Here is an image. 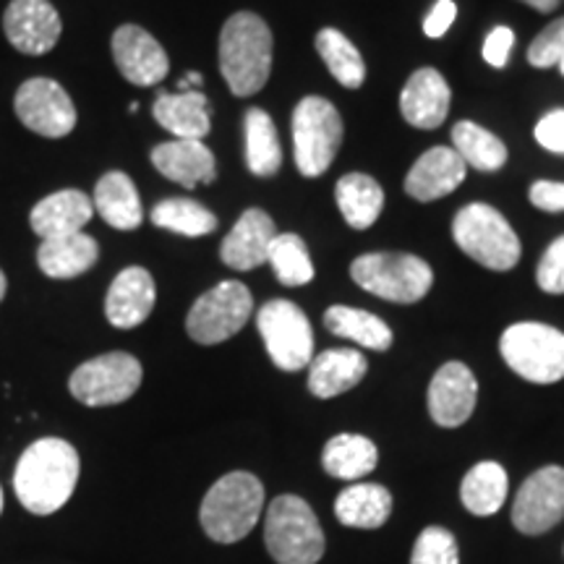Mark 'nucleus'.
<instances>
[{"mask_svg": "<svg viewBox=\"0 0 564 564\" xmlns=\"http://www.w3.org/2000/svg\"><path fill=\"white\" fill-rule=\"evenodd\" d=\"M79 453L58 436H45L24 449L13 474L19 502L32 514H53L79 484Z\"/></svg>", "mask_w": 564, "mask_h": 564, "instance_id": "f257e3e1", "label": "nucleus"}, {"mask_svg": "<svg viewBox=\"0 0 564 564\" xmlns=\"http://www.w3.org/2000/svg\"><path fill=\"white\" fill-rule=\"evenodd\" d=\"M272 32L262 17L238 11L220 34V70L236 97H251L272 74Z\"/></svg>", "mask_w": 564, "mask_h": 564, "instance_id": "f03ea898", "label": "nucleus"}, {"mask_svg": "<svg viewBox=\"0 0 564 564\" xmlns=\"http://www.w3.org/2000/svg\"><path fill=\"white\" fill-rule=\"evenodd\" d=\"M264 507V486L253 474L232 470L204 494L199 520L217 544H236L257 525Z\"/></svg>", "mask_w": 564, "mask_h": 564, "instance_id": "7ed1b4c3", "label": "nucleus"}, {"mask_svg": "<svg viewBox=\"0 0 564 564\" xmlns=\"http://www.w3.org/2000/svg\"><path fill=\"white\" fill-rule=\"evenodd\" d=\"M264 544L278 564H316L324 556V531L306 499L282 494L264 518Z\"/></svg>", "mask_w": 564, "mask_h": 564, "instance_id": "20e7f679", "label": "nucleus"}, {"mask_svg": "<svg viewBox=\"0 0 564 564\" xmlns=\"http://www.w3.org/2000/svg\"><path fill=\"white\" fill-rule=\"evenodd\" d=\"M453 238L460 251L486 270L507 272L520 262V238L507 217L489 204H468L455 215Z\"/></svg>", "mask_w": 564, "mask_h": 564, "instance_id": "39448f33", "label": "nucleus"}, {"mask_svg": "<svg viewBox=\"0 0 564 564\" xmlns=\"http://www.w3.org/2000/svg\"><path fill=\"white\" fill-rule=\"evenodd\" d=\"M350 278L364 291L392 303H419L434 285L432 267L413 253H364L352 259Z\"/></svg>", "mask_w": 564, "mask_h": 564, "instance_id": "423d86ee", "label": "nucleus"}, {"mask_svg": "<svg viewBox=\"0 0 564 564\" xmlns=\"http://www.w3.org/2000/svg\"><path fill=\"white\" fill-rule=\"evenodd\" d=\"M505 364L533 384H554L564 379V333L539 322H518L499 340Z\"/></svg>", "mask_w": 564, "mask_h": 564, "instance_id": "0eeeda50", "label": "nucleus"}, {"mask_svg": "<svg viewBox=\"0 0 564 564\" xmlns=\"http://www.w3.org/2000/svg\"><path fill=\"white\" fill-rule=\"evenodd\" d=\"M343 144V118L324 97H303L293 110L295 165L306 178H319Z\"/></svg>", "mask_w": 564, "mask_h": 564, "instance_id": "6e6552de", "label": "nucleus"}, {"mask_svg": "<svg viewBox=\"0 0 564 564\" xmlns=\"http://www.w3.org/2000/svg\"><path fill=\"white\" fill-rule=\"evenodd\" d=\"M253 299L243 282L225 280L196 299L186 316V333L199 345H217L230 340L251 319Z\"/></svg>", "mask_w": 564, "mask_h": 564, "instance_id": "1a4fd4ad", "label": "nucleus"}, {"mask_svg": "<svg viewBox=\"0 0 564 564\" xmlns=\"http://www.w3.org/2000/svg\"><path fill=\"white\" fill-rule=\"evenodd\" d=\"M259 335L272 364L282 371H301L314 358L312 322L293 301H270L257 314Z\"/></svg>", "mask_w": 564, "mask_h": 564, "instance_id": "9d476101", "label": "nucleus"}, {"mask_svg": "<svg viewBox=\"0 0 564 564\" xmlns=\"http://www.w3.org/2000/svg\"><path fill=\"white\" fill-rule=\"evenodd\" d=\"M141 364L131 352H105L70 373L68 390L89 408L118 405L133 398L141 384Z\"/></svg>", "mask_w": 564, "mask_h": 564, "instance_id": "9b49d317", "label": "nucleus"}, {"mask_svg": "<svg viewBox=\"0 0 564 564\" xmlns=\"http://www.w3.org/2000/svg\"><path fill=\"white\" fill-rule=\"evenodd\" d=\"M13 110L26 129L45 139H63L76 129V108L68 91L45 76L21 84Z\"/></svg>", "mask_w": 564, "mask_h": 564, "instance_id": "f8f14e48", "label": "nucleus"}, {"mask_svg": "<svg viewBox=\"0 0 564 564\" xmlns=\"http://www.w3.org/2000/svg\"><path fill=\"white\" fill-rule=\"evenodd\" d=\"M564 520V468L546 465L525 478L512 505V523L520 533L541 535Z\"/></svg>", "mask_w": 564, "mask_h": 564, "instance_id": "ddd939ff", "label": "nucleus"}, {"mask_svg": "<svg viewBox=\"0 0 564 564\" xmlns=\"http://www.w3.org/2000/svg\"><path fill=\"white\" fill-rule=\"evenodd\" d=\"M3 30L19 53L45 55L58 45L63 24L51 0H11Z\"/></svg>", "mask_w": 564, "mask_h": 564, "instance_id": "4468645a", "label": "nucleus"}, {"mask_svg": "<svg viewBox=\"0 0 564 564\" xmlns=\"http://www.w3.org/2000/svg\"><path fill=\"white\" fill-rule=\"evenodd\" d=\"M112 58L123 79L137 87H154L171 70V61L160 42L137 24L118 26L112 34Z\"/></svg>", "mask_w": 564, "mask_h": 564, "instance_id": "2eb2a0df", "label": "nucleus"}, {"mask_svg": "<svg viewBox=\"0 0 564 564\" xmlns=\"http://www.w3.org/2000/svg\"><path fill=\"white\" fill-rule=\"evenodd\" d=\"M478 382L460 361L444 364L429 384V413L444 429H457L476 411Z\"/></svg>", "mask_w": 564, "mask_h": 564, "instance_id": "dca6fc26", "label": "nucleus"}, {"mask_svg": "<svg viewBox=\"0 0 564 564\" xmlns=\"http://www.w3.org/2000/svg\"><path fill=\"white\" fill-rule=\"evenodd\" d=\"M278 236L272 217L264 209H246L220 246V259L230 270L249 272L267 264L270 246Z\"/></svg>", "mask_w": 564, "mask_h": 564, "instance_id": "f3484780", "label": "nucleus"}, {"mask_svg": "<svg viewBox=\"0 0 564 564\" xmlns=\"http://www.w3.org/2000/svg\"><path fill=\"white\" fill-rule=\"evenodd\" d=\"M158 291H154L152 274L144 267H126L112 280L108 299H105V316L112 327L133 329L150 319Z\"/></svg>", "mask_w": 564, "mask_h": 564, "instance_id": "a211bd4d", "label": "nucleus"}, {"mask_svg": "<svg viewBox=\"0 0 564 564\" xmlns=\"http://www.w3.org/2000/svg\"><path fill=\"white\" fill-rule=\"evenodd\" d=\"M449 84L436 68H419L400 91V112L415 129H440L449 112Z\"/></svg>", "mask_w": 564, "mask_h": 564, "instance_id": "6ab92c4d", "label": "nucleus"}, {"mask_svg": "<svg viewBox=\"0 0 564 564\" xmlns=\"http://www.w3.org/2000/svg\"><path fill=\"white\" fill-rule=\"evenodd\" d=\"M465 162L453 147H434L423 152L405 178V192L415 202H436L453 194L465 181Z\"/></svg>", "mask_w": 564, "mask_h": 564, "instance_id": "aec40b11", "label": "nucleus"}, {"mask_svg": "<svg viewBox=\"0 0 564 564\" xmlns=\"http://www.w3.org/2000/svg\"><path fill=\"white\" fill-rule=\"evenodd\" d=\"M152 165L167 181L196 188L199 183H212L217 175L215 154L199 139H173L152 150Z\"/></svg>", "mask_w": 564, "mask_h": 564, "instance_id": "412c9836", "label": "nucleus"}, {"mask_svg": "<svg viewBox=\"0 0 564 564\" xmlns=\"http://www.w3.org/2000/svg\"><path fill=\"white\" fill-rule=\"evenodd\" d=\"M91 212H95V204L87 194L76 192V188H63V192H55L34 204L30 225L42 241L74 236V232H84V225L91 220Z\"/></svg>", "mask_w": 564, "mask_h": 564, "instance_id": "4be33fe9", "label": "nucleus"}, {"mask_svg": "<svg viewBox=\"0 0 564 564\" xmlns=\"http://www.w3.org/2000/svg\"><path fill=\"white\" fill-rule=\"evenodd\" d=\"M152 116L175 139H204L212 129L209 102L202 89L160 91L152 105Z\"/></svg>", "mask_w": 564, "mask_h": 564, "instance_id": "5701e85b", "label": "nucleus"}, {"mask_svg": "<svg viewBox=\"0 0 564 564\" xmlns=\"http://www.w3.org/2000/svg\"><path fill=\"white\" fill-rule=\"evenodd\" d=\"M366 364L361 350L352 348H333L312 358L308 364V390L314 398L329 400L337 394L348 392L366 377Z\"/></svg>", "mask_w": 564, "mask_h": 564, "instance_id": "b1692460", "label": "nucleus"}, {"mask_svg": "<svg viewBox=\"0 0 564 564\" xmlns=\"http://www.w3.org/2000/svg\"><path fill=\"white\" fill-rule=\"evenodd\" d=\"M100 259V246L87 232L47 238L37 249L40 270L53 280H70L89 272Z\"/></svg>", "mask_w": 564, "mask_h": 564, "instance_id": "393cba45", "label": "nucleus"}, {"mask_svg": "<svg viewBox=\"0 0 564 564\" xmlns=\"http://www.w3.org/2000/svg\"><path fill=\"white\" fill-rule=\"evenodd\" d=\"M95 209L110 228L116 230H137L141 220H144V209H141V199L137 186L129 175L121 171L105 173L97 181L95 188Z\"/></svg>", "mask_w": 564, "mask_h": 564, "instance_id": "a878e982", "label": "nucleus"}, {"mask_svg": "<svg viewBox=\"0 0 564 564\" xmlns=\"http://www.w3.org/2000/svg\"><path fill=\"white\" fill-rule=\"evenodd\" d=\"M335 514L343 525L373 531L392 514V494L379 484H352L335 499Z\"/></svg>", "mask_w": 564, "mask_h": 564, "instance_id": "bb28decb", "label": "nucleus"}, {"mask_svg": "<svg viewBox=\"0 0 564 564\" xmlns=\"http://www.w3.org/2000/svg\"><path fill=\"white\" fill-rule=\"evenodd\" d=\"M335 199L345 223L356 230L371 228L384 209L382 186L364 173L343 175L335 186Z\"/></svg>", "mask_w": 564, "mask_h": 564, "instance_id": "cd10ccee", "label": "nucleus"}, {"mask_svg": "<svg viewBox=\"0 0 564 564\" xmlns=\"http://www.w3.org/2000/svg\"><path fill=\"white\" fill-rule=\"evenodd\" d=\"M379 463V449L369 436L361 434H337L324 444L322 465L333 478L356 481L369 476Z\"/></svg>", "mask_w": 564, "mask_h": 564, "instance_id": "c85d7f7f", "label": "nucleus"}, {"mask_svg": "<svg viewBox=\"0 0 564 564\" xmlns=\"http://www.w3.org/2000/svg\"><path fill=\"white\" fill-rule=\"evenodd\" d=\"M507 489H510V478L499 463L486 460L478 463L468 470L460 484V499L465 510L478 518H489V514L502 510Z\"/></svg>", "mask_w": 564, "mask_h": 564, "instance_id": "c756f323", "label": "nucleus"}, {"mask_svg": "<svg viewBox=\"0 0 564 564\" xmlns=\"http://www.w3.org/2000/svg\"><path fill=\"white\" fill-rule=\"evenodd\" d=\"M246 165L259 178H272L282 167V147L270 112L251 108L246 112Z\"/></svg>", "mask_w": 564, "mask_h": 564, "instance_id": "7c9ffc66", "label": "nucleus"}, {"mask_svg": "<svg viewBox=\"0 0 564 564\" xmlns=\"http://www.w3.org/2000/svg\"><path fill=\"white\" fill-rule=\"evenodd\" d=\"M324 327L337 337L358 343L369 350H387L392 345V329L369 312L350 306H329L324 314Z\"/></svg>", "mask_w": 564, "mask_h": 564, "instance_id": "2f4dec72", "label": "nucleus"}, {"mask_svg": "<svg viewBox=\"0 0 564 564\" xmlns=\"http://www.w3.org/2000/svg\"><path fill=\"white\" fill-rule=\"evenodd\" d=\"M453 144V150L460 154L465 165L476 167L481 173H497L507 162V147L502 144V139H497L478 123H455Z\"/></svg>", "mask_w": 564, "mask_h": 564, "instance_id": "473e14b6", "label": "nucleus"}, {"mask_svg": "<svg viewBox=\"0 0 564 564\" xmlns=\"http://www.w3.org/2000/svg\"><path fill=\"white\" fill-rule=\"evenodd\" d=\"M316 51H319L322 61L327 63L329 74L335 82H340L345 89H358L366 82V63L358 47L337 30H322L314 40Z\"/></svg>", "mask_w": 564, "mask_h": 564, "instance_id": "72a5a7b5", "label": "nucleus"}, {"mask_svg": "<svg viewBox=\"0 0 564 564\" xmlns=\"http://www.w3.org/2000/svg\"><path fill=\"white\" fill-rule=\"evenodd\" d=\"M152 223L162 230L178 232L186 238H202L215 232L217 217L194 199H165L152 209Z\"/></svg>", "mask_w": 564, "mask_h": 564, "instance_id": "f704fd0d", "label": "nucleus"}, {"mask_svg": "<svg viewBox=\"0 0 564 564\" xmlns=\"http://www.w3.org/2000/svg\"><path fill=\"white\" fill-rule=\"evenodd\" d=\"M267 264L272 267L274 278L288 288L306 285V282L314 280V262L308 257L306 243L293 232H278L274 236Z\"/></svg>", "mask_w": 564, "mask_h": 564, "instance_id": "c9c22d12", "label": "nucleus"}, {"mask_svg": "<svg viewBox=\"0 0 564 564\" xmlns=\"http://www.w3.org/2000/svg\"><path fill=\"white\" fill-rule=\"evenodd\" d=\"M411 564H460V549L455 535L442 525L423 528L415 539Z\"/></svg>", "mask_w": 564, "mask_h": 564, "instance_id": "e433bc0d", "label": "nucleus"}, {"mask_svg": "<svg viewBox=\"0 0 564 564\" xmlns=\"http://www.w3.org/2000/svg\"><path fill=\"white\" fill-rule=\"evenodd\" d=\"M564 58V17L552 21L528 47V63L535 68L560 66Z\"/></svg>", "mask_w": 564, "mask_h": 564, "instance_id": "4c0bfd02", "label": "nucleus"}, {"mask_svg": "<svg viewBox=\"0 0 564 564\" xmlns=\"http://www.w3.org/2000/svg\"><path fill=\"white\" fill-rule=\"evenodd\" d=\"M535 280H539V288L544 293H564V236L556 238L544 251L539 270H535Z\"/></svg>", "mask_w": 564, "mask_h": 564, "instance_id": "58836bf2", "label": "nucleus"}, {"mask_svg": "<svg viewBox=\"0 0 564 564\" xmlns=\"http://www.w3.org/2000/svg\"><path fill=\"white\" fill-rule=\"evenodd\" d=\"M535 141L554 154H564V110H552L535 126Z\"/></svg>", "mask_w": 564, "mask_h": 564, "instance_id": "ea45409f", "label": "nucleus"}, {"mask_svg": "<svg viewBox=\"0 0 564 564\" xmlns=\"http://www.w3.org/2000/svg\"><path fill=\"white\" fill-rule=\"evenodd\" d=\"M512 45H514V32L510 26H497V30H491V34L484 42V61L494 68H505L507 61H510Z\"/></svg>", "mask_w": 564, "mask_h": 564, "instance_id": "a19ab883", "label": "nucleus"}, {"mask_svg": "<svg viewBox=\"0 0 564 564\" xmlns=\"http://www.w3.org/2000/svg\"><path fill=\"white\" fill-rule=\"evenodd\" d=\"M455 17H457V6L453 0H440V3L429 11V17L423 19V32H426V37L432 40L444 37L449 26L455 24Z\"/></svg>", "mask_w": 564, "mask_h": 564, "instance_id": "79ce46f5", "label": "nucleus"}, {"mask_svg": "<svg viewBox=\"0 0 564 564\" xmlns=\"http://www.w3.org/2000/svg\"><path fill=\"white\" fill-rule=\"evenodd\" d=\"M531 202L544 212H564V183L535 181L531 186Z\"/></svg>", "mask_w": 564, "mask_h": 564, "instance_id": "37998d69", "label": "nucleus"}, {"mask_svg": "<svg viewBox=\"0 0 564 564\" xmlns=\"http://www.w3.org/2000/svg\"><path fill=\"white\" fill-rule=\"evenodd\" d=\"M520 3L531 6V9H535L539 13H552V11L560 9L564 0H520Z\"/></svg>", "mask_w": 564, "mask_h": 564, "instance_id": "c03bdc74", "label": "nucleus"}, {"mask_svg": "<svg viewBox=\"0 0 564 564\" xmlns=\"http://www.w3.org/2000/svg\"><path fill=\"white\" fill-rule=\"evenodd\" d=\"M202 74H196V70H192V74H186V79L178 82V91H192V89H202Z\"/></svg>", "mask_w": 564, "mask_h": 564, "instance_id": "a18cd8bd", "label": "nucleus"}, {"mask_svg": "<svg viewBox=\"0 0 564 564\" xmlns=\"http://www.w3.org/2000/svg\"><path fill=\"white\" fill-rule=\"evenodd\" d=\"M6 288H9V282H6V274L0 270V301L6 299Z\"/></svg>", "mask_w": 564, "mask_h": 564, "instance_id": "49530a36", "label": "nucleus"}, {"mask_svg": "<svg viewBox=\"0 0 564 564\" xmlns=\"http://www.w3.org/2000/svg\"><path fill=\"white\" fill-rule=\"evenodd\" d=\"M0 512H3V489H0Z\"/></svg>", "mask_w": 564, "mask_h": 564, "instance_id": "de8ad7c7", "label": "nucleus"}, {"mask_svg": "<svg viewBox=\"0 0 564 564\" xmlns=\"http://www.w3.org/2000/svg\"><path fill=\"white\" fill-rule=\"evenodd\" d=\"M560 70H562V76H564V58L560 61Z\"/></svg>", "mask_w": 564, "mask_h": 564, "instance_id": "09e8293b", "label": "nucleus"}]
</instances>
